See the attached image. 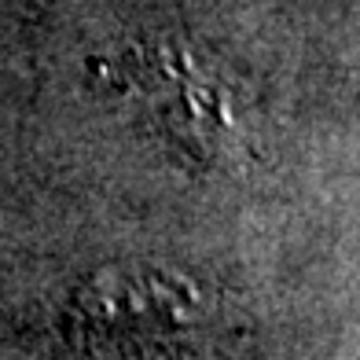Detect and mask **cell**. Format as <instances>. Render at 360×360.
<instances>
[{"mask_svg":"<svg viewBox=\"0 0 360 360\" xmlns=\"http://www.w3.org/2000/svg\"><path fill=\"white\" fill-rule=\"evenodd\" d=\"M92 320L100 331H114L122 338L147 342V338H180L191 323H199V298L188 283L162 280L147 272L140 280H118L110 287L92 290Z\"/></svg>","mask_w":360,"mask_h":360,"instance_id":"obj_1","label":"cell"}]
</instances>
